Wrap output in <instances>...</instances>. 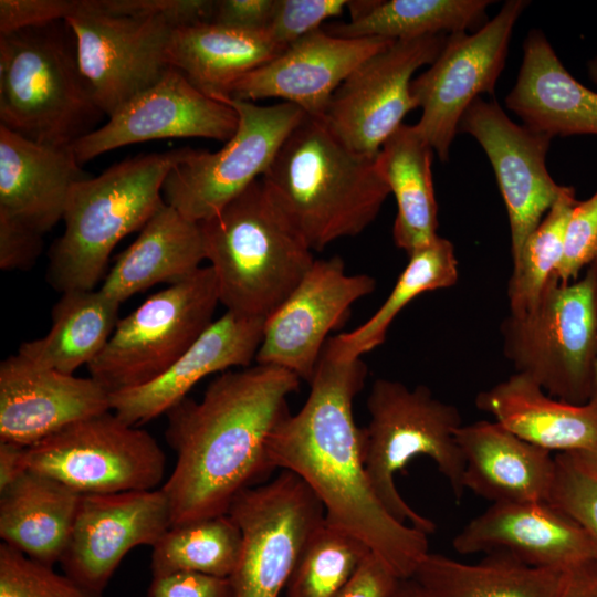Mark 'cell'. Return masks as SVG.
I'll list each match as a JSON object with an SVG mask.
<instances>
[{"label":"cell","instance_id":"obj_1","mask_svg":"<svg viewBox=\"0 0 597 597\" xmlns=\"http://www.w3.org/2000/svg\"><path fill=\"white\" fill-rule=\"evenodd\" d=\"M367 373L362 358L342 360L323 350L306 401L276 426L268 455L273 469L306 482L327 523L366 543L399 578H411L429 553L428 534L396 520L367 476L353 412Z\"/></svg>","mask_w":597,"mask_h":597},{"label":"cell","instance_id":"obj_2","mask_svg":"<svg viewBox=\"0 0 597 597\" xmlns=\"http://www.w3.org/2000/svg\"><path fill=\"white\" fill-rule=\"evenodd\" d=\"M300 383L290 370L258 364L222 373L200 401L186 397L167 411L177 460L161 491L171 526L228 514L241 491L274 470L269 440Z\"/></svg>","mask_w":597,"mask_h":597},{"label":"cell","instance_id":"obj_3","mask_svg":"<svg viewBox=\"0 0 597 597\" xmlns=\"http://www.w3.org/2000/svg\"><path fill=\"white\" fill-rule=\"evenodd\" d=\"M376 157L354 151L321 118L305 115L261 180L311 250L321 251L358 235L378 216L390 189Z\"/></svg>","mask_w":597,"mask_h":597},{"label":"cell","instance_id":"obj_4","mask_svg":"<svg viewBox=\"0 0 597 597\" xmlns=\"http://www.w3.org/2000/svg\"><path fill=\"white\" fill-rule=\"evenodd\" d=\"M198 224L220 303L237 314L266 318L315 261L261 178Z\"/></svg>","mask_w":597,"mask_h":597},{"label":"cell","instance_id":"obj_5","mask_svg":"<svg viewBox=\"0 0 597 597\" xmlns=\"http://www.w3.org/2000/svg\"><path fill=\"white\" fill-rule=\"evenodd\" d=\"M105 114L84 78L66 22L0 36V125L30 140L72 146Z\"/></svg>","mask_w":597,"mask_h":597},{"label":"cell","instance_id":"obj_6","mask_svg":"<svg viewBox=\"0 0 597 597\" xmlns=\"http://www.w3.org/2000/svg\"><path fill=\"white\" fill-rule=\"evenodd\" d=\"M187 149L138 155L73 187L64 231L50 251L48 281L55 290L95 289L116 244L165 203L163 184Z\"/></svg>","mask_w":597,"mask_h":597},{"label":"cell","instance_id":"obj_7","mask_svg":"<svg viewBox=\"0 0 597 597\" xmlns=\"http://www.w3.org/2000/svg\"><path fill=\"white\" fill-rule=\"evenodd\" d=\"M370 416L360 428V450L369 482L387 511L399 522L431 534L434 523L411 509L396 488L397 472L418 455L431 458L460 500L464 460L457 441L463 425L461 413L451 404L436 398L425 385L413 389L400 381L378 378L367 398Z\"/></svg>","mask_w":597,"mask_h":597},{"label":"cell","instance_id":"obj_8","mask_svg":"<svg viewBox=\"0 0 597 597\" xmlns=\"http://www.w3.org/2000/svg\"><path fill=\"white\" fill-rule=\"evenodd\" d=\"M500 332L515 373L558 400L588 404L597 359V260L574 282L552 277L536 303L509 314Z\"/></svg>","mask_w":597,"mask_h":597},{"label":"cell","instance_id":"obj_9","mask_svg":"<svg viewBox=\"0 0 597 597\" xmlns=\"http://www.w3.org/2000/svg\"><path fill=\"white\" fill-rule=\"evenodd\" d=\"M220 303L212 268L151 295L117 325L87 369L109 395L153 381L212 324Z\"/></svg>","mask_w":597,"mask_h":597},{"label":"cell","instance_id":"obj_10","mask_svg":"<svg viewBox=\"0 0 597 597\" xmlns=\"http://www.w3.org/2000/svg\"><path fill=\"white\" fill-rule=\"evenodd\" d=\"M212 98L237 111L235 134L214 153L188 147L163 184L164 201L195 222L210 218L260 179L306 115L289 102L262 106L227 95Z\"/></svg>","mask_w":597,"mask_h":597},{"label":"cell","instance_id":"obj_11","mask_svg":"<svg viewBox=\"0 0 597 597\" xmlns=\"http://www.w3.org/2000/svg\"><path fill=\"white\" fill-rule=\"evenodd\" d=\"M228 514L242 534L240 557L229 577L233 597H279L307 540L325 520L321 500L289 470L241 491Z\"/></svg>","mask_w":597,"mask_h":597},{"label":"cell","instance_id":"obj_12","mask_svg":"<svg viewBox=\"0 0 597 597\" xmlns=\"http://www.w3.org/2000/svg\"><path fill=\"white\" fill-rule=\"evenodd\" d=\"M27 462L80 494H103L154 490L164 480L166 454L151 434L109 410L28 447Z\"/></svg>","mask_w":597,"mask_h":597},{"label":"cell","instance_id":"obj_13","mask_svg":"<svg viewBox=\"0 0 597 597\" xmlns=\"http://www.w3.org/2000/svg\"><path fill=\"white\" fill-rule=\"evenodd\" d=\"M528 4L506 1L479 30L447 35L429 67L411 82V94L421 116L417 128L441 161H447L459 124L481 94H493L504 69L513 28Z\"/></svg>","mask_w":597,"mask_h":597},{"label":"cell","instance_id":"obj_14","mask_svg":"<svg viewBox=\"0 0 597 597\" xmlns=\"http://www.w3.org/2000/svg\"><path fill=\"white\" fill-rule=\"evenodd\" d=\"M447 35L394 41L345 78L321 119L348 148L376 157L405 116L417 108L412 76L437 59Z\"/></svg>","mask_w":597,"mask_h":597},{"label":"cell","instance_id":"obj_15","mask_svg":"<svg viewBox=\"0 0 597 597\" xmlns=\"http://www.w3.org/2000/svg\"><path fill=\"white\" fill-rule=\"evenodd\" d=\"M93 98L109 117L168 71L166 49L174 29L165 20L114 15L86 8L66 19Z\"/></svg>","mask_w":597,"mask_h":597},{"label":"cell","instance_id":"obj_16","mask_svg":"<svg viewBox=\"0 0 597 597\" xmlns=\"http://www.w3.org/2000/svg\"><path fill=\"white\" fill-rule=\"evenodd\" d=\"M376 287L367 274H347L339 256L315 260L265 318L255 362L281 367L311 383L328 333L341 327L350 307Z\"/></svg>","mask_w":597,"mask_h":597},{"label":"cell","instance_id":"obj_17","mask_svg":"<svg viewBox=\"0 0 597 597\" xmlns=\"http://www.w3.org/2000/svg\"><path fill=\"white\" fill-rule=\"evenodd\" d=\"M459 132L471 135L491 163L509 216L514 261L564 187L546 167L552 137L513 122L495 100L482 97L465 109Z\"/></svg>","mask_w":597,"mask_h":597},{"label":"cell","instance_id":"obj_18","mask_svg":"<svg viewBox=\"0 0 597 597\" xmlns=\"http://www.w3.org/2000/svg\"><path fill=\"white\" fill-rule=\"evenodd\" d=\"M238 124L234 108L206 95L170 66L155 85L133 97L71 148L83 165L115 148L153 139L201 137L226 143L235 134Z\"/></svg>","mask_w":597,"mask_h":597},{"label":"cell","instance_id":"obj_19","mask_svg":"<svg viewBox=\"0 0 597 597\" xmlns=\"http://www.w3.org/2000/svg\"><path fill=\"white\" fill-rule=\"evenodd\" d=\"M170 526V507L161 489L82 494L60 561L62 570L103 593L130 549L154 546Z\"/></svg>","mask_w":597,"mask_h":597},{"label":"cell","instance_id":"obj_20","mask_svg":"<svg viewBox=\"0 0 597 597\" xmlns=\"http://www.w3.org/2000/svg\"><path fill=\"white\" fill-rule=\"evenodd\" d=\"M385 38H342L320 28L235 81L227 96L253 102L280 98L322 118L345 78L363 62L388 48Z\"/></svg>","mask_w":597,"mask_h":597},{"label":"cell","instance_id":"obj_21","mask_svg":"<svg viewBox=\"0 0 597 597\" xmlns=\"http://www.w3.org/2000/svg\"><path fill=\"white\" fill-rule=\"evenodd\" d=\"M460 554L504 552L538 568L566 572L597 561V544L549 502L492 503L453 538Z\"/></svg>","mask_w":597,"mask_h":597},{"label":"cell","instance_id":"obj_22","mask_svg":"<svg viewBox=\"0 0 597 597\" xmlns=\"http://www.w3.org/2000/svg\"><path fill=\"white\" fill-rule=\"evenodd\" d=\"M109 410V392L92 377L63 374L18 353L0 363V441L31 447Z\"/></svg>","mask_w":597,"mask_h":597},{"label":"cell","instance_id":"obj_23","mask_svg":"<svg viewBox=\"0 0 597 597\" xmlns=\"http://www.w3.org/2000/svg\"><path fill=\"white\" fill-rule=\"evenodd\" d=\"M265 318L227 311L163 375L143 386L111 395V410L138 427L167 413L210 374L249 367L260 347Z\"/></svg>","mask_w":597,"mask_h":597},{"label":"cell","instance_id":"obj_24","mask_svg":"<svg viewBox=\"0 0 597 597\" xmlns=\"http://www.w3.org/2000/svg\"><path fill=\"white\" fill-rule=\"evenodd\" d=\"M91 177L71 146L43 145L0 125V216L44 234L63 220L73 187Z\"/></svg>","mask_w":597,"mask_h":597},{"label":"cell","instance_id":"obj_25","mask_svg":"<svg viewBox=\"0 0 597 597\" xmlns=\"http://www.w3.org/2000/svg\"><path fill=\"white\" fill-rule=\"evenodd\" d=\"M457 441L465 489L493 503L549 502L556 460L496 421L462 425Z\"/></svg>","mask_w":597,"mask_h":597},{"label":"cell","instance_id":"obj_26","mask_svg":"<svg viewBox=\"0 0 597 597\" xmlns=\"http://www.w3.org/2000/svg\"><path fill=\"white\" fill-rule=\"evenodd\" d=\"M505 104L524 125L552 138L597 135V92L566 70L540 30L530 31L523 43L522 64Z\"/></svg>","mask_w":597,"mask_h":597},{"label":"cell","instance_id":"obj_27","mask_svg":"<svg viewBox=\"0 0 597 597\" xmlns=\"http://www.w3.org/2000/svg\"><path fill=\"white\" fill-rule=\"evenodd\" d=\"M475 406L522 440L549 452H577L597 441V410L591 405L558 400L520 373L479 392Z\"/></svg>","mask_w":597,"mask_h":597},{"label":"cell","instance_id":"obj_28","mask_svg":"<svg viewBox=\"0 0 597 597\" xmlns=\"http://www.w3.org/2000/svg\"><path fill=\"white\" fill-rule=\"evenodd\" d=\"M205 260L198 222L186 219L166 202L118 255L101 291L122 303L159 283H178L200 269Z\"/></svg>","mask_w":597,"mask_h":597},{"label":"cell","instance_id":"obj_29","mask_svg":"<svg viewBox=\"0 0 597 597\" xmlns=\"http://www.w3.org/2000/svg\"><path fill=\"white\" fill-rule=\"evenodd\" d=\"M284 49L266 31L201 22L172 29L166 59L199 91L214 97L226 95L241 76Z\"/></svg>","mask_w":597,"mask_h":597},{"label":"cell","instance_id":"obj_30","mask_svg":"<svg viewBox=\"0 0 597 597\" xmlns=\"http://www.w3.org/2000/svg\"><path fill=\"white\" fill-rule=\"evenodd\" d=\"M81 496L51 476L27 471L0 492V537L34 561L60 563Z\"/></svg>","mask_w":597,"mask_h":597},{"label":"cell","instance_id":"obj_31","mask_svg":"<svg viewBox=\"0 0 597 597\" xmlns=\"http://www.w3.org/2000/svg\"><path fill=\"white\" fill-rule=\"evenodd\" d=\"M433 154L416 125L401 124L376 157L379 171L397 202L394 241L408 256L439 237L431 170Z\"/></svg>","mask_w":597,"mask_h":597},{"label":"cell","instance_id":"obj_32","mask_svg":"<svg viewBox=\"0 0 597 597\" xmlns=\"http://www.w3.org/2000/svg\"><path fill=\"white\" fill-rule=\"evenodd\" d=\"M489 0H360L349 1L347 22L322 28L342 38L415 39L476 31L486 21Z\"/></svg>","mask_w":597,"mask_h":597},{"label":"cell","instance_id":"obj_33","mask_svg":"<svg viewBox=\"0 0 597 597\" xmlns=\"http://www.w3.org/2000/svg\"><path fill=\"white\" fill-rule=\"evenodd\" d=\"M563 574L504 552L490 553L475 564L428 553L411 578L429 597H554Z\"/></svg>","mask_w":597,"mask_h":597},{"label":"cell","instance_id":"obj_34","mask_svg":"<svg viewBox=\"0 0 597 597\" xmlns=\"http://www.w3.org/2000/svg\"><path fill=\"white\" fill-rule=\"evenodd\" d=\"M119 305L101 290L64 292L52 310V326L48 334L22 343L18 354L35 364L73 375L106 346L119 321Z\"/></svg>","mask_w":597,"mask_h":597},{"label":"cell","instance_id":"obj_35","mask_svg":"<svg viewBox=\"0 0 597 597\" xmlns=\"http://www.w3.org/2000/svg\"><path fill=\"white\" fill-rule=\"evenodd\" d=\"M458 277L454 247L438 237L409 255L390 294L368 321L352 332L327 338L323 350L342 360L360 358L385 342L391 322L413 298L428 291L451 287Z\"/></svg>","mask_w":597,"mask_h":597},{"label":"cell","instance_id":"obj_36","mask_svg":"<svg viewBox=\"0 0 597 597\" xmlns=\"http://www.w3.org/2000/svg\"><path fill=\"white\" fill-rule=\"evenodd\" d=\"M241 547V531L229 514L170 526L153 546L151 574L196 572L230 577Z\"/></svg>","mask_w":597,"mask_h":597},{"label":"cell","instance_id":"obj_37","mask_svg":"<svg viewBox=\"0 0 597 597\" xmlns=\"http://www.w3.org/2000/svg\"><path fill=\"white\" fill-rule=\"evenodd\" d=\"M577 201L575 188L564 186L555 203L512 261L507 286L510 314L519 315L531 308L554 277L562 256L565 227Z\"/></svg>","mask_w":597,"mask_h":597},{"label":"cell","instance_id":"obj_38","mask_svg":"<svg viewBox=\"0 0 597 597\" xmlns=\"http://www.w3.org/2000/svg\"><path fill=\"white\" fill-rule=\"evenodd\" d=\"M371 549L324 520L307 540L286 585V597H333Z\"/></svg>","mask_w":597,"mask_h":597},{"label":"cell","instance_id":"obj_39","mask_svg":"<svg viewBox=\"0 0 597 597\" xmlns=\"http://www.w3.org/2000/svg\"><path fill=\"white\" fill-rule=\"evenodd\" d=\"M0 597H103L53 566L0 545Z\"/></svg>","mask_w":597,"mask_h":597},{"label":"cell","instance_id":"obj_40","mask_svg":"<svg viewBox=\"0 0 597 597\" xmlns=\"http://www.w3.org/2000/svg\"><path fill=\"white\" fill-rule=\"evenodd\" d=\"M556 474L549 503L580 524L597 544V479L565 453L555 455Z\"/></svg>","mask_w":597,"mask_h":597},{"label":"cell","instance_id":"obj_41","mask_svg":"<svg viewBox=\"0 0 597 597\" xmlns=\"http://www.w3.org/2000/svg\"><path fill=\"white\" fill-rule=\"evenodd\" d=\"M597 260V190L573 207L564 232L563 251L554 277L574 282L583 269Z\"/></svg>","mask_w":597,"mask_h":597},{"label":"cell","instance_id":"obj_42","mask_svg":"<svg viewBox=\"0 0 597 597\" xmlns=\"http://www.w3.org/2000/svg\"><path fill=\"white\" fill-rule=\"evenodd\" d=\"M86 8L114 15L157 18L174 28L210 22L214 0H83Z\"/></svg>","mask_w":597,"mask_h":597},{"label":"cell","instance_id":"obj_43","mask_svg":"<svg viewBox=\"0 0 597 597\" xmlns=\"http://www.w3.org/2000/svg\"><path fill=\"white\" fill-rule=\"evenodd\" d=\"M348 2V0H276L266 32L277 44L286 48L322 28L325 20L343 14Z\"/></svg>","mask_w":597,"mask_h":597},{"label":"cell","instance_id":"obj_44","mask_svg":"<svg viewBox=\"0 0 597 597\" xmlns=\"http://www.w3.org/2000/svg\"><path fill=\"white\" fill-rule=\"evenodd\" d=\"M78 0H0V36L66 20Z\"/></svg>","mask_w":597,"mask_h":597},{"label":"cell","instance_id":"obj_45","mask_svg":"<svg viewBox=\"0 0 597 597\" xmlns=\"http://www.w3.org/2000/svg\"><path fill=\"white\" fill-rule=\"evenodd\" d=\"M146 597H233L229 577L196 572L153 576Z\"/></svg>","mask_w":597,"mask_h":597},{"label":"cell","instance_id":"obj_46","mask_svg":"<svg viewBox=\"0 0 597 597\" xmlns=\"http://www.w3.org/2000/svg\"><path fill=\"white\" fill-rule=\"evenodd\" d=\"M43 234L0 216V269L27 270L42 252Z\"/></svg>","mask_w":597,"mask_h":597},{"label":"cell","instance_id":"obj_47","mask_svg":"<svg viewBox=\"0 0 597 597\" xmlns=\"http://www.w3.org/2000/svg\"><path fill=\"white\" fill-rule=\"evenodd\" d=\"M400 579L379 556L370 552L333 597H391Z\"/></svg>","mask_w":597,"mask_h":597},{"label":"cell","instance_id":"obj_48","mask_svg":"<svg viewBox=\"0 0 597 597\" xmlns=\"http://www.w3.org/2000/svg\"><path fill=\"white\" fill-rule=\"evenodd\" d=\"M276 0H214L210 22L248 31H266Z\"/></svg>","mask_w":597,"mask_h":597},{"label":"cell","instance_id":"obj_49","mask_svg":"<svg viewBox=\"0 0 597 597\" xmlns=\"http://www.w3.org/2000/svg\"><path fill=\"white\" fill-rule=\"evenodd\" d=\"M554 597H597V561L564 572Z\"/></svg>","mask_w":597,"mask_h":597},{"label":"cell","instance_id":"obj_50","mask_svg":"<svg viewBox=\"0 0 597 597\" xmlns=\"http://www.w3.org/2000/svg\"><path fill=\"white\" fill-rule=\"evenodd\" d=\"M27 448L17 443L0 441V492L29 471Z\"/></svg>","mask_w":597,"mask_h":597},{"label":"cell","instance_id":"obj_51","mask_svg":"<svg viewBox=\"0 0 597 597\" xmlns=\"http://www.w3.org/2000/svg\"><path fill=\"white\" fill-rule=\"evenodd\" d=\"M579 469L597 479V441L589 448L565 453Z\"/></svg>","mask_w":597,"mask_h":597},{"label":"cell","instance_id":"obj_52","mask_svg":"<svg viewBox=\"0 0 597 597\" xmlns=\"http://www.w3.org/2000/svg\"><path fill=\"white\" fill-rule=\"evenodd\" d=\"M391 597H429L413 578L400 579Z\"/></svg>","mask_w":597,"mask_h":597},{"label":"cell","instance_id":"obj_53","mask_svg":"<svg viewBox=\"0 0 597 597\" xmlns=\"http://www.w3.org/2000/svg\"><path fill=\"white\" fill-rule=\"evenodd\" d=\"M587 71L589 78L597 85V56L588 61Z\"/></svg>","mask_w":597,"mask_h":597},{"label":"cell","instance_id":"obj_54","mask_svg":"<svg viewBox=\"0 0 597 597\" xmlns=\"http://www.w3.org/2000/svg\"><path fill=\"white\" fill-rule=\"evenodd\" d=\"M588 404L591 405L597 410V359H596V367H595L593 391H591V396Z\"/></svg>","mask_w":597,"mask_h":597}]
</instances>
